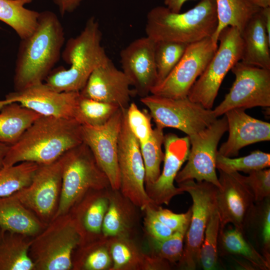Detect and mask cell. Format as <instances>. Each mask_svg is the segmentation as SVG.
Here are the masks:
<instances>
[{"instance_id":"d590c367","label":"cell","mask_w":270,"mask_h":270,"mask_svg":"<svg viewBox=\"0 0 270 270\" xmlns=\"http://www.w3.org/2000/svg\"><path fill=\"white\" fill-rule=\"evenodd\" d=\"M38 164L24 162L0 170V198L10 196L28 186Z\"/></svg>"},{"instance_id":"7dc6e473","label":"cell","mask_w":270,"mask_h":270,"mask_svg":"<svg viewBox=\"0 0 270 270\" xmlns=\"http://www.w3.org/2000/svg\"><path fill=\"white\" fill-rule=\"evenodd\" d=\"M260 12L268 36L270 39V6L261 8Z\"/></svg>"},{"instance_id":"1f68e13d","label":"cell","mask_w":270,"mask_h":270,"mask_svg":"<svg viewBox=\"0 0 270 270\" xmlns=\"http://www.w3.org/2000/svg\"><path fill=\"white\" fill-rule=\"evenodd\" d=\"M112 260L108 237L80 244L72 256V270H110Z\"/></svg>"},{"instance_id":"f546056e","label":"cell","mask_w":270,"mask_h":270,"mask_svg":"<svg viewBox=\"0 0 270 270\" xmlns=\"http://www.w3.org/2000/svg\"><path fill=\"white\" fill-rule=\"evenodd\" d=\"M215 2L218 24L211 38L216 46L219 34L223 29L232 26L241 34L248 22L261 8L249 0H215Z\"/></svg>"},{"instance_id":"f1b7e54d","label":"cell","mask_w":270,"mask_h":270,"mask_svg":"<svg viewBox=\"0 0 270 270\" xmlns=\"http://www.w3.org/2000/svg\"><path fill=\"white\" fill-rule=\"evenodd\" d=\"M41 116L18 102L4 106L0 110V142L13 145Z\"/></svg>"},{"instance_id":"2e32d148","label":"cell","mask_w":270,"mask_h":270,"mask_svg":"<svg viewBox=\"0 0 270 270\" xmlns=\"http://www.w3.org/2000/svg\"><path fill=\"white\" fill-rule=\"evenodd\" d=\"M80 97V92H58L42 82L8 93L0 100V110L18 102L42 116L74 118Z\"/></svg>"},{"instance_id":"f907efd6","label":"cell","mask_w":270,"mask_h":270,"mask_svg":"<svg viewBox=\"0 0 270 270\" xmlns=\"http://www.w3.org/2000/svg\"><path fill=\"white\" fill-rule=\"evenodd\" d=\"M2 232L1 231V230L0 228V240L2 239Z\"/></svg>"},{"instance_id":"681fc988","label":"cell","mask_w":270,"mask_h":270,"mask_svg":"<svg viewBox=\"0 0 270 270\" xmlns=\"http://www.w3.org/2000/svg\"><path fill=\"white\" fill-rule=\"evenodd\" d=\"M249 1L254 5L260 8L270 6V0H249Z\"/></svg>"},{"instance_id":"4316f807","label":"cell","mask_w":270,"mask_h":270,"mask_svg":"<svg viewBox=\"0 0 270 270\" xmlns=\"http://www.w3.org/2000/svg\"><path fill=\"white\" fill-rule=\"evenodd\" d=\"M243 232L270 263V197L254 203L246 218Z\"/></svg>"},{"instance_id":"d6a6232c","label":"cell","mask_w":270,"mask_h":270,"mask_svg":"<svg viewBox=\"0 0 270 270\" xmlns=\"http://www.w3.org/2000/svg\"><path fill=\"white\" fill-rule=\"evenodd\" d=\"M33 0H0V20L10 26L21 40L35 30L40 12L24 7Z\"/></svg>"},{"instance_id":"836d02e7","label":"cell","mask_w":270,"mask_h":270,"mask_svg":"<svg viewBox=\"0 0 270 270\" xmlns=\"http://www.w3.org/2000/svg\"><path fill=\"white\" fill-rule=\"evenodd\" d=\"M162 128H153L149 139L140 144V150L145 168V187L154 184L160 174V164L164 159L162 150L164 136Z\"/></svg>"},{"instance_id":"bcb514c9","label":"cell","mask_w":270,"mask_h":270,"mask_svg":"<svg viewBox=\"0 0 270 270\" xmlns=\"http://www.w3.org/2000/svg\"><path fill=\"white\" fill-rule=\"evenodd\" d=\"M189 0H164V6L172 12H180L184 4Z\"/></svg>"},{"instance_id":"c3c4849f","label":"cell","mask_w":270,"mask_h":270,"mask_svg":"<svg viewBox=\"0 0 270 270\" xmlns=\"http://www.w3.org/2000/svg\"><path fill=\"white\" fill-rule=\"evenodd\" d=\"M10 146L0 142V170L3 168L4 160Z\"/></svg>"},{"instance_id":"b9f144b4","label":"cell","mask_w":270,"mask_h":270,"mask_svg":"<svg viewBox=\"0 0 270 270\" xmlns=\"http://www.w3.org/2000/svg\"><path fill=\"white\" fill-rule=\"evenodd\" d=\"M248 189L253 196L254 202L270 197V170L264 168L252 171L248 176L238 172H232Z\"/></svg>"},{"instance_id":"60d3db41","label":"cell","mask_w":270,"mask_h":270,"mask_svg":"<svg viewBox=\"0 0 270 270\" xmlns=\"http://www.w3.org/2000/svg\"><path fill=\"white\" fill-rule=\"evenodd\" d=\"M126 117L129 128L140 144L146 142L153 130L150 112L142 110L134 102H130L126 110Z\"/></svg>"},{"instance_id":"e0dca14e","label":"cell","mask_w":270,"mask_h":270,"mask_svg":"<svg viewBox=\"0 0 270 270\" xmlns=\"http://www.w3.org/2000/svg\"><path fill=\"white\" fill-rule=\"evenodd\" d=\"M154 46L155 42L146 36L132 41L120 52L122 70L140 98L148 96L157 83Z\"/></svg>"},{"instance_id":"ee69618b","label":"cell","mask_w":270,"mask_h":270,"mask_svg":"<svg viewBox=\"0 0 270 270\" xmlns=\"http://www.w3.org/2000/svg\"><path fill=\"white\" fill-rule=\"evenodd\" d=\"M154 213L158 218L168 227L176 232L189 224L192 216L191 208L182 214H176L164 208L161 206L152 204Z\"/></svg>"},{"instance_id":"8fae6325","label":"cell","mask_w":270,"mask_h":270,"mask_svg":"<svg viewBox=\"0 0 270 270\" xmlns=\"http://www.w3.org/2000/svg\"><path fill=\"white\" fill-rule=\"evenodd\" d=\"M208 126L188 137L192 148L187 163L178 172L175 181L177 184L196 180L206 181L220 187L216 173L218 146L222 137L228 131V122L224 114Z\"/></svg>"},{"instance_id":"83f0119b","label":"cell","mask_w":270,"mask_h":270,"mask_svg":"<svg viewBox=\"0 0 270 270\" xmlns=\"http://www.w3.org/2000/svg\"><path fill=\"white\" fill-rule=\"evenodd\" d=\"M112 266L110 270H146L148 254L138 238L108 237Z\"/></svg>"},{"instance_id":"52a82bcc","label":"cell","mask_w":270,"mask_h":270,"mask_svg":"<svg viewBox=\"0 0 270 270\" xmlns=\"http://www.w3.org/2000/svg\"><path fill=\"white\" fill-rule=\"evenodd\" d=\"M220 44L204 70L191 88L188 98L212 109L221 84L235 64L241 60L242 42L239 30L228 26L218 37Z\"/></svg>"},{"instance_id":"4dcf8cb0","label":"cell","mask_w":270,"mask_h":270,"mask_svg":"<svg viewBox=\"0 0 270 270\" xmlns=\"http://www.w3.org/2000/svg\"><path fill=\"white\" fill-rule=\"evenodd\" d=\"M22 234L5 232L0 242V270H34L30 255L31 240Z\"/></svg>"},{"instance_id":"f6af8a7d","label":"cell","mask_w":270,"mask_h":270,"mask_svg":"<svg viewBox=\"0 0 270 270\" xmlns=\"http://www.w3.org/2000/svg\"><path fill=\"white\" fill-rule=\"evenodd\" d=\"M84 0H53L62 16L74 11Z\"/></svg>"},{"instance_id":"7c38bea8","label":"cell","mask_w":270,"mask_h":270,"mask_svg":"<svg viewBox=\"0 0 270 270\" xmlns=\"http://www.w3.org/2000/svg\"><path fill=\"white\" fill-rule=\"evenodd\" d=\"M218 46L214 44L211 37L188 44L174 68L152 88L150 94L174 98L188 97L191 88L204 70Z\"/></svg>"},{"instance_id":"7bdbcfd3","label":"cell","mask_w":270,"mask_h":270,"mask_svg":"<svg viewBox=\"0 0 270 270\" xmlns=\"http://www.w3.org/2000/svg\"><path fill=\"white\" fill-rule=\"evenodd\" d=\"M152 204L147 205L142 210L144 234L157 240H165L170 236L174 232L158 218L154 213Z\"/></svg>"},{"instance_id":"44dd1931","label":"cell","mask_w":270,"mask_h":270,"mask_svg":"<svg viewBox=\"0 0 270 270\" xmlns=\"http://www.w3.org/2000/svg\"><path fill=\"white\" fill-rule=\"evenodd\" d=\"M228 122V137L218 152L232 158L242 148L270 140V124L252 117L242 108L230 110L224 114Z\"/></svg>"},{"instance_id":"8d00e7d4","label":"cell","mask_w":270,"mask_h":270,"mask_svg":"<svg viewBox=\"0 0 270 270\" xmlns=\"http://www.w3.org/2000/svg\"><path fill=\"white\" fill-rule=\"evenodd\" d=\"M119 108L116 104L88 98L80 94L74 118L82 125L100 126Z\"/></svg>"},{"instance_id":"9c48e42d","label":"cell","mask_w":270,"mask_h":270,"mask_svg":"<svg viewBox=\"0 0 270 270\" xmlns=\"http://www.w3.org/2000/svg\"><path fill=\"white\" fill-rule=\"evenodd\" d=\"M140 100L148 108L156 127L176 128L188 137L206 128L218 118L213 110L188 97L174 98L151 94Z\"/></svg>"},{"instance_id":"cb8c5ba5","label":"cell","mask_w":270,"mask_h":270,"mask_svg":"<svg viewBox=\"0 0 270 270\" xmlns=\"http://www.w3.org/2000/svg\"><path fill=\"white\" fill-rule=\"evenodd\" d=\"M46 225L14 194L0 198V228L2 234L9 232L34 237Z\"/></svg>"},{"instance_id":"8992f818","label":"cell","mask_w":270,"mask_h":270,"mask_svg":"<svg viewBox=\"0 0 270 270\" xmlns=\"http://www.w3.org/2000/svg\"><path fill=\"white\" fill-rule=\"evenodd\" d=\"M82 237L70 214L52 220L31 240L30 255L34 270H72V256Z\"/></svg>"},{"instance_id":"7a4b0ae2","label":"cell","mask_w":270,"mask_h":270,"mask_svg":"<svg viewBox=\"0 0 270 270\" xmlns=\"http://www.w3.org/2000/svg\"><path fill=\"white\" fill-rule=\"evenodd\" d=\"M64 42V28L56 15L49 10L40 12L35 30L19 45L14 90L43 82L59 60Z\"/></svg>"},{"instance_id":"9a60e30c","label":"cell","mask_w":270,"mask_h":270,"mask_svg":"<svg viewBox=\"0 0 270 270\" xmlns=\"http://www.w3.org/2000/svg\"><path fill=\"white\" fill-rule=\"evenodd\" d=\"M122 118L119 108L104 124L82 125V140L90 148L95 160L108 176L110 187L120 190V175L118 162V136Z\"/></svg>"},{"instance_id":"f35d334b","label":"cell","mask_w":270,"mask_h":270,"mask_svg":"<svg viewBox=\"0 0 270 270\" xmlns=\"http://www.w3.org/2000/svg\"><path fill=\"white\" fill-rule=\"evenodd\" d=\"M188 44L170 41L155 42L154 58L158 80L162 82L174 68L184 55Z\"/></svg>"},{"instance_id":"ac0fdd59","label":"cell","mask_w":270,"mask_h":270,"mask_svg":"<svg viewBox=\"0 0 270 270\" xmlns=\"http://www.w3.org/2000/svg\"><path fill=\"white\" fill-rule=\"evenodd\" d=\"M164 156L162 171L158 180L145 187L148 196L157 206L168 205L175 196L184 192L174 185L176 177L183 164L187 160L190 142L188 136L180 138L170 133L164 136Z\"/></svg>"},{"instance_id":"6da1fadb","label":"cell","mask_w":270,"mask_h":270,"mask_svg":"<svg viewBox=\"0 0 270 270\" xmlns=\"http://www.w3.org/2000/svg\"><path fill=\"white\" fill-rule=\"evenodd\" d=\"M82 142V125L75 118L41 116L10 146L3 167L24 162L50 164Z\"/></svg>"},{"instance_id":"3957f363","label":"cell","mask_w":270,"mask_h":270,"mask_svg":"<svg viewBox=\"0 0 270 270\" xmlns=\"http://www.w3.org/2000/svg\"><path fill=\"white\" fill-rule=\"evenodd\" d=\"M102 38L98 22L90 17L80 34L67 41L62 53L70 67L51 71L45 83L58 92H80L92 72L110 60L102 45Z\"/></svg>"},{"instance_id":"ba28073f","label":"cell","mask_w":270,"mask_h":270,"mask_svg":"<svg viewBox=\"0 0 270 270\" xmlns=\"http://www.w3.org/2000/svg\"><path fill=\"white\" fill-rule=\"evenodd\" d=\"M192 199V216L184 241L183 254L177 268L194 270L200 264V252L210 218L216 208L218 187L206 182L187 180L178 184Z\"/></svg>"},{"instance_id":"d4e9b609","label":"cell","mask_w":270,"mask_h":270,"mask_svg":"<svg viewBox=\"0 0 270 270\" xmlns=\"http://www.w3.org/2000/svg\"><path fill=\"white\" fill-rule=\"evenodd\" d=\"M260 9L250 19L240 34L242 50L240 61L270 70V39Z\"/></svg>"},{"instance_id":"30bf717a","label":"cell","mask_w":270,"mask_h":270,"mask_svg":"<svg viewBox=\"0 0 270 270\" xmlns=\"http://www.w3.org/2000/svg\"><path fill=\"white\" fill-rule=\"evenodd\" d=\"M235 76L224 100L213 110L216 118L234 108L270 106V70L240 61L230 70Z\"/></svg>"},{"instance_id":"5b68a950","label":"cell","mask_w":270,"mask_h":270,"mask_svg":"<svg viewBox=\"0 0 270 270\" xmlns=\"http://www.w3.org/2000/svg\"><path fill=\"white\" fill-rule=\"evenodd\" d=\"M62 157V188L58 208L52 220L68 213L88 190L111 188L108 176L84 142L68 150Z\"/></svg>"},{"instance_id":"ffe728a7","label":"cell","mask_w":270,"mask_h":270,"mask_svg":"<svg viewBox=\"0 0 270 270\" xmlns=\"http://www.w3.org/2000/svg\"><path fill=\"white\" fill-rule=\"evenodd\" d=\"M220 187L218 188L216 206L220 221V231L231 224L243 232L246 218L254 201L246 186L232 173L218 170Z\"/></svg>"},{"instance_id":"603a6c76","label":"cell","mask_w":270,"mask_h":270,"mask_svg":"<svg viewBox=\"0 0 270 270\" xmlns=\"http://www.w3.org/2000/svg\"><path fill=\"white\" fill-rule=\"evenodd\" d=\"M110 188L88 190L70 211L81 236V244L104 236L102 226L109 204Z\"/></svg>"},{"instance_id":"5bb4252c","label":"cell","mask_w":270,"mask_h":270,"mask_svg":"<svg viewBox=\"0 0 270 270\" xmlns=\"http://www.w3.org/2000/svg\"><path fill=\"white\" fill-rule=\"evenodd\" d=\"M63 170L62 156L56 161L38 164L30 184L14 195L43 222L54 217L60 199Z\"/></svg>"},{"instance_id":"d6986e66","label":"cell","mask_w":270,"mask_h":270,"mask_svg":"<svg viewBox=\"0 0 270 270\" xmlns=\"http://www.w3.org/2000/svg\"><path fill=\"white\" fill-rule=\"evenodd\" d=\"M130 82L122 70L110 60L96 67L90 74L84 86L80 92L84 98L116 104L126 109L130 98L135 94Z\"/></svg>"},{"instance_id":"277c9868","label":"cell","mask_w":270,"mask_h":270,"mask_svg":"<svg viewBox=\"0 0 270 270\" xmlns=\"http://www.w3.org/2000/svg\"><path fill=\"white\" fill-rule=\"evenodd\" d=\"M218 24L215 0H201L193 8L180 13L158 6L148 13L146 36L154 42L192 44L212 37Z\"/></svg>"},{"instance_id":"7402d4cb","label":"cell","mask_w":270,"mask_h":270,"mask_svg":"<svg viewBox=\"0 0 270 270\" xmlns=\"http://www.w3.org/2000/svg\"><path fill=\"white\" fill-rule=\"evenodd\" d=\"M109 204L102 223L106 237L138 238L142 230V212L119 190L108 189Z\"/></svg>"},{"instance_id":"74e56055","label":"cell","mask_w":270,"mask_h":270,"mask_svg":"<svg viewBox=\"0 0 270 270\" xmlns=\"http://www.w3.org/2000/svg\"><path fill=\"white\" fill-rule=\"evenodd\" d=\"M216 168L226 173L242 172L248 174L252 171L269 168L270 154L260 150H254L248 156L238 158L216 154Z\"/></svg>"},{"instance_id":"e575fe53","label":"cell","mask_w":270,"mask_h":270,"mask_svg":"<svg viewBox=\"0 0 270 270\" xmlns=\"http://www.w3.org/2000/svg\"><path fill=\"white\" fill-rule=\"evenodd\" d=\"M189 224L174 232L170 236L164 240H157L144 234L143 246L146 252L176 266L183 254L184 238Z\"/></svg>"},{"instance_id":"ab89813d","label":"cell","mask_w":270,"mask_h":270,"mask_svg":"<svg viewBox=\"0 0 270 270\" xmlns=\"http://www.w3.org/2000/svg\"><path fill=\"white\" fill-rule=\"evenodd\" d=\"M220 229V217L216 208L208 222L200 252V264L204 270H214L217 266Z\"/></svg>"},{"instance_id":"4fadbf2b","label":"cell","mask_w":270,"mask_h":270,"mask_svg":"<svg viewBox=\"0 0 270 270\" xmlns=\"http://www.w3.org/2000/svg\"><path fill=\"white\" fill-rule=\"evenodd\" d=\"M126 109H122L118 141V162L120 182L119 190L142 210L153 203L145 189V168L140 145L129 128Z\"/></svg>"},{"instance_id":"484cf974","label":"cell","mask_w":270,"mask_h":270,"mask_svg":"<svg viewBox=\"0 0 270 270\" xmlns=\"http://www.w3.org/2000/svg\"><path fill=\"white\" fill-rule=\"evenodd\" d=\"M218 253L240 258L246 260L254 270L270 269V263L256 250L244 234L234 226L220 231Z\"/></svg>"}]
</instances>
